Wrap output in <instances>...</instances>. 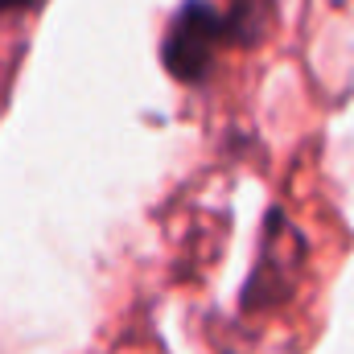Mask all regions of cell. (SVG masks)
Instances as JSON below:
<instances>
[{
  "mask_svg": "<svg viewBox=\"0 0 354 354\" xmlns=\"http://www.w3.org/2000/svg\"><path fill=\"white\" fill-rule=\"evenodd\" d=\"M37 0H0V12H17V8H33Z\"/></svg>",
  "mask_w": 354,
  "mask_h": 354,
  "instance_id": "obj_3",
  "label": "cell"
},
{
  "mask_svg": "<svg viewBox=\"0 0 354 354\" xmlns=\"http://www.w3.org/2000/svg\"><path fill=\"white\" fill-rule=\"evenodd\" d=\"M272 17V0H231V41H256Z\"/></svg>",
  "mask_w": 354,
  "mask_h": 354,
  "instance_id": "obj_2",
  "label": "cell"
},
{
  "mask_svg": "<svg viewBox=\"0 0 354 354\" xmlns=\"http://www.w3.org/2000/svg\"><path fill=\"white\" fill-rule=\"evenodd\" d=\"M227 37H231L227 12L210 8L206 0H185L161 37V62L181 83H202Z\"/></svg>",
  "mask_w": 354,
  "mask_h": 354,
  "instance_id": "obj_1",
  "label": "cell"
}]
</instances>
